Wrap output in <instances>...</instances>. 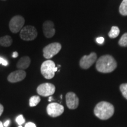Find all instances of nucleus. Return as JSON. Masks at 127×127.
<instances>
[{
	"instance_id": "3",
	"label": "nucleus",
	"mask_w": 127,
	"mask_h": 127,
	"mask_svg": "<svg viewBox=\"0 0 127 127\" xmlns=\"http://www.w3.org/2000/svg\"><path fill=\"white\" fill-rule=\"evenodd\" d=\"M58 71V68L55 66V63L51 60H47L42 64L41 66V72L46 79H50L54 77L55 72Z\"/></svg>"
},
{
	"instance_id": "28",
	"label": "nucleus",
	"mask_w": 127,
	"mask_h": 127,
	"mask_svg": "<svg viewBox=\"0 0 127 127\" xmlns=\"http://www.w3.org/2000/svg\"><path fill=\"white\" fill-rule=\"evenodd\" d=\"M52 96H50V97L49 98V100H48V101H52Z\"/></svg>"
},
{
	"instance_id": "10",
	"label": "nucleus",
	"mask_w": 127,
	"mask_h": 127,
	"mask_svg": "<svg viewBox=\"0 0 127 127\" xmlns=\"http://www.w3.org/2000/svg\"><path fill=\"white\" fill-rule=\"evenodd\" d=\"M66 103L68 108L70 109H75L77 108L79 105V98L75 93L69 92L66 94Z\"/></svg>"
},
{
	"instance_id": "24",
	"label": "nucleus",
	"mask_w": 127,
	"mask_h": 127,
	"mask_svg": "<svg viewBox=\"0 0 127 127\" xmlns=\"http://www.w3.org/2000/svg\"><path fill=\"white\" fill-rule=\"evenodd\" d=\"M3 111H4V107L2 106V105L0 104V116L2 115Z\"/></svg>"
},
{
	"instance_id": "2",
	"label": "nucleus",
	"mask_w": 127,
	"mask_h": 127,
	"mask_svg": "<svg viewBox=\"0 0 127 127\" xmlns=\"http://www.w3.org/2000/svg\"><path fill=\"white\" fill-rule=\"evenodd\" d=\"M117 66L115 59L109 55H103L96 61V68L102 73H109L114 71Z\"/></svg>"
},
{
	"instance_id": "6",
	"label": "nucleus",
	"mask_w": 127,
	"mask_h": 127,
	"mask_svg": "<svg viewBox=\"0 0 127 127\" xmlns=\"http://www.w3.org/2000/svg\"><path fill=\"white\" fill-rule=\"evenodd\" d=\"M25 23V20L22 16L17 15L12 17L9 24L11 31L13 33H17L21 31Z\"/></svg>"
},
{
	"instance_id": "12",
	"label": "nucleus",
	"mask_w": 127,
	"mask_h": 127,
	"mask_svg": "<svg viewBox=\"0 0 127 127\" xmlns=\"http://www.w3.org/2000/svg\"><path fill=\"white\" fill-rule=\"evenodd\" d=\"M44 35L47 38H51L55 34L54 24L51 21H47L42 25Z\"/></svg>"
},
{
	"instance_id": "13",
	"label": "nucleus",
	"mask_w": 127,
	"mask_h": 127,
	"mask_svg": "<svg viewBox=\"0 0 127 127\" xmlns=\"http://www.w3.org/2000/svg\"><path fill=\"white\" fill-rule=\"evenodd\" d=\"M30 63H31V60L30 57L27 56H25L21 58L19 60L17 64V67L18 69L24 70V69H27L30 66Z\"/></svg>"
},
{
	"instance_id": "21",
	"label": "nucleus",
	"mask_w": 127,
	"mask_h": 127,
	"mask_svg": "<svg viewBox=\"0 0 127 127\" xmlns=\"http://www.w3.org/2000/svg\"><path fill=\"white\" fill-rule=\"evenodd\" d=\"M0 64L4 66H7L8 65V62L7 60L0 57Z\"/></svg>"
},
{
	"instance_id": "16",
	"label": "nucleus",
	"mask_w": 127,
	"mask_h": 127,
	"mask_svg": "<svg viewBox=\"0 0 127 127\" xmlns=\"http://www.w3.org/2000/svg\"><path fill=\"white\" fill-rule=\"evenodd\" d=\"M120 14L124 16L127 15V0H123L120 6Z\"/></svg>"
},
{
	"instance_id": "27",
	"label": "nucleus",
	"mask_w": 127,
	"mask_h": 127,
	"mask_svg": "<svg viewBox=\"0 0 127 127\" xmlns=\"http://www.w3.org/2000/svg\"><path fill=\"white\" fill-rule=\"evenodd\" d=\"M0 127H4V124H3L2 123L1 121H0Z\"/></svg>"
},
{
	"instance_id": "22",
	"label": "nucleus",
	"mask_w": 127,
	"mask_h": 127,
	"mask_svg": "<svg viewBox=\"0 0 127 127\" xmlns=\"http://www.w3.org/2000/svg\"><path fill=\"white\" fill-rule=\"evenodd\" d=\"M96 42L99 44H102L104 42V38L102 37V36H100V37H98L96 39Z\"/></svg>"
},
{
	"instance_id": "7",
	"label": "nucleus",
	"mask_w": 127,
	"mask_h": 127,
	"mask_svg": "<svg viewBox=\"0 0 127 127\" xmlns=\"http://www.w3.org/2000/svg\"><path fill=\"white\" fill-rule=\"evenodd\" d=\"M64 108L62 105L58 103L52 102L48 105L47 107V112L50 117H57L63 114Z\"/></svg>"
},
{
	"instance_id": "1",
	"label": "nucleus",
	"mask_w": 127,
	"mask_h": 127,
	"mask_svg": "<svg viewBox=\"0 0 127 127\" xmlns=\"http://www.w3.org/2000/svg\"><path fill=\"white\" fill-rule=\"evenodd\" d=\"M95 115L102 120H108L114 114V107L111 103L101 101L96 105L94 109Z\"/></svg>"
},
{
	"instance_id": "11",
	"label": "nucleus",
	"mask_w": 127,
	"mask_h": 127,
	"mask_svg": "<svg viewBox=\"0 0 127 127\" xmlns=\"http://www.w3.org/2000/svg\"><path fill=\"white\" fill-rule=\"evenodd\" d=\"M26 77V72L24 70L18 69L11 73L8 76V81L11 83H15L23 81Z\"/></svg>"
},
{
	"instance_id": "18",
	"label": "nucleus",
	"mask_w": 127,
	"mask_h": 127,
	"mask_svg": "<svg viewBox=\"0 0 127 127\" xmlns=\"http://www.w3.org/2000/svg\"><path fill=\"white\" fill-rule=\"evenodd\" d=\"M118 44L121 47H127V32L122 35L119 40Z\"/></svg>"
},
{
	"instance_id": "25",
	"label": "nucleus",
	"mask_w": 127,
	"mask_h": 127,
	"mask_svg": "<svg viewBox=\"0 0 127 127\" xmlns=\"http://www.w3.org/2000/svg\"><path fill=\"white\" fill-rule=\"evenodd\" d=\"M9 123H10V120H7V121L5 122L4 124V127H7L8 126Z\"/></svg>"
},
{
	"instance_id": "23",
	"label": "nucleus",
	"mask_w": 127,
	"mask_h": 127,
	"mask_svg": "<svg viewBox=\"0 0 127 127\" xmlns=\"http://www.w3.org/2000/svg\"><path fill=\"white\" fill-rule=\"evenodd\" d=\"M25 127H36L35 124L32 123H28L25 125Z\"/></svg>"
},
{
	"instance_id": "20",
	"label": "nucleus",
	"mask_w": 127,
	"mask_h": 127,
	"mask_svg": "<svg viewBox=\"0 0 127 127\" xmlns=\"http://www.w3.org/2000/svg\"><path fill=\"white\" fill-rule=\"evenodd\" d=\"M16 122H17V123L20 125L23 124L25 123V119L24 118L23 115H20L18 116V117H17V118H16Z\"/></svg>"
},
{
	"instance_id": "8",
	"label": "nucleus",
	"mask_w": 127,
	"mask_h": 127,
	"mask_svg": "<svg viewBox=\"0 0 127 127\" xmlns=\"http://www.w3.org/2000/svg\"><path fill=\"white\" fill-rule=\"evenodd\" d=\"M37 93L42 96H48L53 95L55 91L54 85L51 83H44L39 85L36 89Z\"/></svg>"
},
{
	"instance_id": "29",
	"label": "nucleus",
	"mask_w": 127,
	"mask_h": 127,
	"mask_svg": "<svg viewBox=\"0 0 127 127\" xmlns=\"http://www.w3.org/2000/svg\"><path fill=\"white\" fill-rule=\"evenodd\" d=\"M18 127H22V126H21V125H20V126H19Z\"/></svg>"
},
{
	"instance_id": "15",
	"label": "nucleus",
	"mask_w": 127,
	"mask_h": 127,
	"mask_svg": "<svg viewBox=\"0 0 127 127\" xmlns=\"http://www.w3.org/2000/svg\"><path fill=\"white\" fill-rule=\"evenodd\" d=\"M119 34H120V29H119L118 27L113 26L111 28L108 35L111 38H115L119 35Z\"/></svg>"
},
{
	"instance_id": "9",
	"label": "nucleus",
	"mask_w": 127,
	"mask_h": 127,
	"mask_svg": "<svg viewBox=\"0 0 127 127\" xmlns=\"http://www.w3.org/2000/svg\"><path fill=\"white\" fill-rule=\"evenodd\" d=\"M97 56L95 52H92L88 55H84L79 61V65L82 69H88L96 61Z\"/></svg>"
},
{
	"instance_id": "26",
	"label": "nucleus",
	"mask_w": 127,
	"mask_h": 127,
	"mask_svg": "<svg viewBox=\"0 0 127 127\" xmlns=\"http://www.w3.org/2000/svg\"><path fill=\"white\" fill-rule=\"evenodd\" d=\"M18 53L17 51H15L13 52V54H12V57H13V58H17V57H18Z\"/></svg>"
},
{
	"instance_id": "19",
	"label": "nucleus",
	"mask_w": 127,
	"mask_h": 127,
	"mask_svg": "<svg viewBox=\"0 0 127 127\" xmlns=\"http://www.w3.org/2000/svg\"><path fill=\"white\" fill-rule=\"evenodd\" d=\"M120 89L124 97L127 99V83L121 84L120 87Z\"/></svg>"
},
{
	"instance_id": "5",
	"label": "nucleus",
	"mask_w": 127,
	"mask_h": 127,
	"mask_svg": "<svg viewBox=\"0 0 127 127\" xmlns=\"http://www.w3.org/2000/svg\"><path fill=\"white\" fill-rule=\"evenodd\" d=\"M61 45L58 42H54L46 46L43 49V55L46 59H51L61 50Z\"/></svg>"
},
{
	"instance_id": "17",
	"label": "nucleus",
	"mask_w": 127,
	"mask_h": 127,
	"mask_svg": "<svg viewBox=\"0 0 127 127\" xmlns=\"http://www.w3.org/2000/svg\"><path fill=\"white\" fill-rule=\"evenodd\" d=\"M41 98L39 96H32L30 98V106L31 107H35V106L39 104V102H40Z\"/></svg>"
},
{
	"instance_id": "4",
	"label": "nucleus",
	"mask_w": 127,
	"mask_h": 127,
	"mask_svg": "<svg viewBox=\"0 0 127 127\" xmlns=\"http://www.w3.org/2000/svg\"><path fill=\"white\" fill-rule=\"evenodd\" d=\"M38 32L35 27L32 25H27L22 28L20 31L21 38L24 41L34 40L37 36Z\"/></svg>"
},
{
	"instance_id": "14",
	"label": "nucleus",
	"mask_w": 127,
	"mask_h": 127,
	"mask_svg": "<svg viewBox=\"0 0 127 127\" xmlns=\"http://www.w3.org/2000/svg\"><path fill=\"white\" fill-rule=\"evenodd\" d=\"M12 43V39L10 36L5 35L0 38V45L3 47H9Z\"/></svg>"
}]
</instances>
